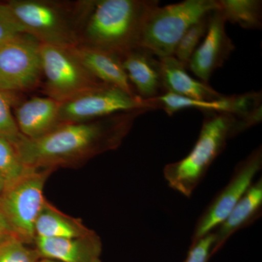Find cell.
<instances>
[{"instance_id":"cell-1","label":"cell","mask_w":262,"mask_h":262,"mask_svg":"<svg viewBox=\"0 0 262 262\" xmlns=\"http://www.w3.org/2000/svg\"><path fill=\"white\" fill-rule=\"evenodd\" d=\"M149 110L115 114L92 121L62 123L35 139L24 136L12 142L28 168L50 169L82 165L91 158L117 149L136 119Z\"/></svg>"},{"instance_id":"cell-2","label":"cell","mask_w":262,"mask_h":262,"mask_svg":"<svg viewBox=\"0 0 262 262\" xmlns=\"http://www.w3.org/2000/svg\"><path fill=\"white\" fill-rule=\"evenodd\" d=\"M156 0H93L75 3L79 45L106 52L121 59L139 48Z\"/></svg>"},{"instance_id":"cell-3","label":"cell","mask_w":262,"mask_h":262,"mask_svg":"<svg viewBox=\"0 0 262 262\" xmlns=\"http://www.w3.org/2000/svg\"><path fill=\"white\" fill-rule=\"evenodd\" d=\"M205 118L194 147L182 160L165 165L164 178L169 187L190 198L210 166L225 150L227 141L238 135L236 115L204 113Z\"/></svg>"},{"instance_id":"cell-4","label":"cell","mask_w":262,"mask_h":262,"mask_svg":"<svg viewBox=\"0 0 262 262\" xmlns=\"http://www.w3.org/2000/svg\"><path fill=\"white\" fill-rule=\"evenodd\" d=\"M0 15L20 34H28L41 44L63 48L79 46L75 4L44 0H12L0 3Z\"/></svg>"},{"instance_id":"cell-5","label":"cell","mask_w":262,"mask_h":262,"mask_svg":"<svg viewBox=\"0 0 262 262\" xmlns=\"http://www.w3.org/2000/svg\"><path fill=\"white\" fill-rule=\"evenodd\" d=\"M218 9L217 0H185L158 6L144 24L139 48L149 52L158 59L173 56L179 41L188 29Z\"/></svg>"},{"instance_id":"cell-6","label":"cell","mask_w":262,"mask_h":262,"mask_svg":"<svg viewBox=\"0 0 262 262\" xmlns=\"http://www.w3.org/2000/svg\"><path fill=\"white\" fill-rule=\"evenodd\" d=\"M53 171L31 168L21 178L7 186L0 196V211L15 235L25 244H34V226L46 201L45 184Z\"/></svg>"},{"instance_id":"cell-7","label":"cell","mask_w":262,"mask_h":262,"mask_svg":"<svg viewBox=\"0 0 262 262\" xmlns=\"http://www.w3.org/2000/svg\"><path fill=\"white\" fill-rule=\"evenodd\" d=\"M40 53L45 93L59 103L105 84L84 68L70 48L41 44Z\"/></svg>"},{"instance_id":"cell-8","label":"cell","mask_w":262,"mask_h":262,"mask_svg":"<svg viewBox=\"0 0 262 262\" xmlns=\"http://www.w3.org/2000/svg\"><path fill=\"white\" fill-rule=\"evenodd\" d=\"M142 108L151 111L158 106L151 99L144 100L115 86L103 84L60 103V122L62 124L92 121Z\"/></svg>"},{"instance_id":"cell-9","label":"cell","mask_w":262,"mask_h":262,"mask_svg":"<svg viewBox=\"0 0 262 262\" xmlns=\"http://www.w3.org/2000/svg\"><path fill=\"white\" fill-rule=\"evenodd\" d=\"M41 43L20 34L0 47V91L34 89L42 76Z\"/></svg>"},{"instance_id":"cell-10","label":"cell","mask_w":262,"mask_h":262,"mask_svg":"<svg viewBox=\"0 0 262 262\" xmlns=\"http://www.w3.org/2000/svg\"><path fill=\"white\" fill-rule=\"evenodd\" d=\"M261 166L262 149L260 146L237 164L228 184L207 207L196 223L192 242L213 232L227 219L251 187Z\"/></svg>"},{"instance_id":"cell-11","label":"cell","mask_w":262,"mask_h":262,"mask_svg":"<svg viewBox=\"0 0 262 262\" xmlns=\"http://www.w3.org/2000/svg\"><path fill=\"white\" fill-rule=\"evenodd\" d=\"M225 24V19L220 10L210 13L206 36L188 64L187 70L205 83H208L215 71L224 65L235 49L226 32Z\"/></svg>"},{"instance_id":"cell-12","label":"cell","mask_w":262,"mask_h":262,"mask_svg":"<svg viewBox=\"0 0 262 262\" xmlns=\"http://www.w3.org/2000/svg\"><path fill=\"white\" fill-rule=\"evenodd\" d=\"M158 108H161L169 116L187 108H196L204 113H229L242 117L261 106V92H249L241 95L222 96L218 99L206 101L184 97L165 92L153 98Z\"/></svg>"},{"instance_id":"cell-13","label":"cell","mask_w":262,"mask_h":262,"mask_svg":"<svg viewBox=\"0 0 262 262\" xmlns=\"http://www.w3.org/2000/svg\"><path fill=\"white\" fill-rule=\"evenodd\" d=\"M34 244L41 258L61 262H101L102 243L95 232L73 238L36 237Z\"/></svg>"},{"instance_id":"cell-14","label":"cell","mask_w":262,"mask_h":262,"mask_svg":"<svg viewBox=\"0 0 262 262\" xmlns=\"http://www.w3.org/2000/svg\"><path fill=\"white\" fill-rule=\"evenodd\" d=\"M120 61L139 97L151 100L165 93L159 59H156L149 52L136 48L122 57Z\"/></svg>"},{"instance_id":"cell-15","label":"cell","mask_w":262,"mask_h":262,"mask_svg":"<svg viewBox=\"0 0 262 262\" xmlns=\"http://www.w3.org/2000/svg\"><path fill=\"white\" fill-rule=\"evenodd\" d=\"M60 103L49 97H34L20 103L15 111L19 132L27 139L46 135L61 125Z\"/></svg>"},{"instance_id":"cell-16","label":"cell","mask_w":262,"mask_h":262,"mask_svg":"<svg viewBox=\"0 0 262 262\" xmlns=\"http://www.w3.org/2000/svg\"><path fill=\"white\" fill-rule=\"evenodd\" d=\"M70 50L97 80L119 88L131 96H138L122 68L120 58L101 50L81 45Z\"/></svg>"},{"instance_id":"cell-17","label":"cell","mask_w":262,"mask_h":262,"mask_svg":"<svg viewBox=\"0 0 262 262\" xmlns=\"http://www.w3.org/2000/svg\"><path fill=\"white\" fill-rule=\"evenodd\" d=\"M164 91L196 100L218 99L224 96L208 83L189 75L187 67L174 56L160 58Z\"/></svg>"},{"instance_id":"cell-18","label":"cell","mask_w":262,"mask_h":262,"mask_svg":"<svg viewBox=\"0 0 262 262\" xmlns=\"http://www.w3.org/2000/svg\"><path fill=\"white\" fill-rule=\"evenodd\" d=\"M261 206L262 180L259 179L251 184L227 219L213 231L215 242L213 255L234 232L252 223L259 216Z\"/></svg>"},{"instance_id":"cell-19","label":"cell","mask_w":262,"mask_h":262,"mask_svg":"<svg viewBox=\"0 0 262 262\" xmlns=\"http://www.w3.org/2000/svg\"><path fill=\"white\" fill-rule=\"evenodd\" d=\"M94 232L82 221L63 213L47 200L34 226L35 238H73L89 235Z\"/></svg>"},{"instance_id":"cell-20","label":"cell","mask_w":262,"mask_h":262,"mask_svg":"<svg viewBox=\"0 0 262 262\" xmlns=\"http://www.w3.org/2000/svg\"><path fill=\"white\" fill-rule=\"evenodd\" d=\"M226 22L242 28L259 29L262 26V2L259 0H217Z\"/></svg>"},{"instance_id":"cell-21","label":"cell","mask_w":262,"mask_h":262,"mask_svg":"<svg viewBox=\"0 0 262 262\" xmlns=\"http://www.w3.org/2000/svg\"><path fill=\"white\" fill-rule=\"evenodd\" d=\"M30 169L21 161L13 143L0 136V177L6 182V187L21 178Z\"/></svg>"},{"instance_id":"cell-22","label":"cell","mask_w":262,"mask_h":262,"mask_svg":"<svg viewBox=\"0 0 262 262\" xmlns=\"http://www.w3.org/2000/svg\"><path fill=\"white\" fill-rule=\"evenodd\" d=\"M209 15L201 19L188 29L179 41L174 52L173 56L185 66L187 69L193 53L206 36L208 28Z\"/></svg>"},{"instance_id":"cell-23","label":"cell","mask_w":262,"mask_h":262,"mask_svg":"<svg viewBox=\"0 0 262 262\" xmlns=\"http://www.w3.org/2000/svg\"><path fill=\"white\" fill-rule=\"evenodd\" d=\"M35 248L13 236L0 244V262H37L40 259Z\"/></svg>"},{"instance_id":"cell-24","label":"cell","mask_w":262,"mask_h":262,"mask_svg":"<svg viewBox=\"0 0 262 262\" xmlns=\"http://www.w3.org/2000/svg\"><path fill=\"white\" fill-rule=\"evenodd\" d=\"M15 101V93L0 91V136L11 142L21 135L11 111Z\"/></svg>"},{"instance_id":"cell-25","label":"cell","mask_w":262,"mask_h":262,"mask_svg":"<svg viewBox=\"0 0 262 262\" xmlns=\"http://www.w3.org/2000/svg\"><path fill=\"white\" fill-rule=\"evenodd\" d=\"M215 242L214 232L192 242L185 262H208L213 256Z\"/></svg>"},{"instance_id":"cell-26","label":"cell","mask_w":262,"mask_h":262,"mask_svg":"<svg viewBox=\"0 0 262 262\" xmlns=\"http://www.w3.org/2000/svg\"><path fill=\"white\" fill-rule=\"evenodd\" d=\"M20 34L17 29L0 15V47Z\"/></svg>"},{"instance_id":"cell-27","label":"cell","mask_w":262,"mask_h":262,"mask_svg":"<svg viewBox=\"0 0 262 262\" xmlns=\"http://www.w3.org/2000/svg\"><path fill=\"white\" fill-rule=\"evenodd\" d=\"M13 236L16 235L8 223V220L5 218L3 212L0 211V244Z\"/></svg>"},{"instance_id":"cell-28","label":"cell","mask_w":262,"mask_h":262,"mask_svg":"<svg viewBox=\"0 0 262 262\" xmlns=\"http://www.w3.org/2000/svg\"><path fill=\"white\" fill-rule=\"evenodd\" d=\"M5 188H6V182H5L4 179L0 177V196H1L2 194L4 192Z\"/></svg>"},{"instance_id":"cell-29","label":"cell","mask_w":262,"mask_h":262,"mask_svg":"<svg viewBox=\"0 0 262 262\" xmlns=\"http://www.w3.org/2000/svg\"><path fill=\"white\" fill-rule=\"evenodd\" d=\"M37 262H61L56 261V260L50 259V258H41Z\"/></svg>"}]
</instances>
